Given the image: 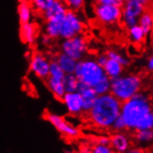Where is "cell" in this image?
Instances as JSON below:
<instances>
[{
	"label": "cell",
	"mask_w": 153,
	"mask_h": 153,
	"mask_svg": "<svg viewBox=\"0 0 153 153\" xmlns=\"http://www.w3.org/2000/svg\"><path fill=\"white\" fill-rule=\"evenodd\" d=\"M143 10V4L138 0H128L125 5L123 11L122 12L123 17L136 18Z\"/></svg>",
	"instance_id": "obj_20"
},
{
	"label": "cell",
	"mask_w": 153,
	"mask_h": 153,
	"mask_svg": "<svg viewBox=\"0 0 153 153\" xmlns=\"http://www.w3.org/2000/svg\"><path fill=\"white\" fill-rule=\"evenodd\" d=\"M126 1H128V0H126Z\"/></svg>",
	"instance_id": "obj_42"
},
{
	"label": "cell",
	"mask_w": 153,
	"mask_h": 153,
	"mask_svg": "<svg viewBox=\"0 0 153 153\" xmlns=\"http://www.w3.org/2000/svg\"><path fill=\"white\" fill-rule=\"evenodd\" d=\"M122 102L111 93L97 96V100L86 113L89 123L100 130H111L114 121L121 113Z\"/></svg>",
	"instance_id": "obj_2"
},
{
	"label": "cell",
	"mask_w": 153,
	"mask_h": 153,
	"mask_svg": "<svg viewBox=\"0 0 153 153\" xmlns=\"http://www.w3.org/2000/svg\"><path fill=\"white\" fill-rule=\"evenodd\" d=\"M67 10H68V8L62 0H56L48 10H46L42 13V15H43L44 20L47 21V20L52 19V18L64 16Z\"/></svg>",
	"instance_id": "obj_17"
},
{
	"label": "cell",
	"mask_w": 153,
	"mask_h": 153,
	"mask_svg": "<svg viewBox=\"0 0 153 153\" xmlns=\"http://www.w3.org/2000/svg\"><path fill=\"white\" fill-rule=\"evenodd\" d=\"M54 59L58 62V64L65 74H74V71L78 62L76 59H73L61 51L57 54V56L54 58Z\"/></svg>",
	"instance_id": "obj_15"
},
{
	"label": "cell",
	"mask_w": 153,
	"mask_h": 153,
	"mask_svg": "<svg viewBox=\"0 0 153 153\" xmlns=\"http://www.w3.org/2000/svg\"><path fill=\"white\" fill-rule=\"evenodd\" d=\"M56 0H31V5L33 8V10L37 11L38 13L42 14L45 10L55 2Z\"/></svg>",
	"instance_id": "obj_24"
},
{
	"label": "cell",
	"mask_w": 153,
	"mask_h": 153,
	"mask_svg": "<svg viewBox=\"0 0 153 153\" xmlns=\"http://www.w3.org/2000/svg\"><path fill=\"white\" fill-rule=\"evenodd\" d=\"M95 16L97 20L103 24H113L118 22L122 17L121 7L114 5H100L95 7Z\"/></svg>",
	"instance_id": "obj_9"
},
{
	"label": "cell",
	"mask_w": 153,
	"mask_h": 153,
	"mask_svg": "<svg viewBox=\"0 0 153 153\" xmlns=\"http://www.w3.org/2000/svg\"><path fill=\"white\" fill-rule=\"evenodd\" d=\"M38 36V28L34 23L28 22V23H22L20 26V37L22 42L26 45H32L35 44Z\"/></svg>",
	"instance_id": "obj_13"
},
{
	"label": "cell",
	"mask_w": 153,
	"mask_h": 153,
	"mask_svg": "<svg viewBox=\"0 0 153 153\" xmlns=\"http://www.w3.org/2000/svg\"><path fill=\"white\" fill-rule=\"evenodd\" d=\"M132 140L129 132H115L110 137V146L116 153H124L132 147Z\"/></svg>",
	"instance_id": "obj_11"
},
{
	"label": "cell",
	"mask_w": 153,
	"mask_h": 153,
	"mask_svg": "<svg viewBox=\"0 0 153 153\" xmlns=\"http://www.w3.org/2000/svg\"><path fill=\"white\" fill-rule=\"evenodd\" d=\"M93 89L95 90V92L97 93V96L110 93V90H111V79L106 75L104 78H102L100 81V82H98L93 87Z\"/></svg>",
	"instance_id": "obj_23"
},
{
	"label": "cell",
	"mask_w": 153,
	"mask_h": 153,
	"mask_svg": "<svg viewBox=\"0 0 153 153\" xmlns=\"http://www.w3.org/2000/svg\"><path fill=\"white\" fill-rule=\"evenodd\" d=\"M140 88V79L136 76L117 77L111 80L110 93L121 102L133 97Z\"/></svg>",
	"instance_id": "obj_4"
},
{
	"label": "cell",
	"mask_w": 153,
	"mask_h": 153,
	"mask_svg": "<svg viewBox=\"0 0 153 153\" xmlns=\"http://www.w3.org/2000/svg\"><path fill=\"white\" fill-rule=\"evenodd\" d=\"M130 33L131 36L133 37V39H134L137 42H140L143 39L144 36V32L142 30V28L140 26H133L130 28Z\"/></svg>",
	"instance_id": "obj_30"
},
{
	"label": "cell",
	"mask_w": 153,
	"mask_h": 153,
	"mask_svg": "<svg viewBox=\"0 0 153 153\" xmlns=\"http://www.w3.org/2000/svg\"><path fill=\"white\" fill-rule=\"evenodd\" d=\"M63 84L65 91L67 92H75L79 86V80L74 74H66L63 78Z\"/></svg>",
	"instance_id": "obj_22"
},
{
	"label": "cell",
	"mask_w": 153,
	"mask_h": 153,
	"mask_svg": "<svg viewBox=\"0 0 153 153\" xmlns=\"http://www.w3.org/2000/svg\"><path fill=\"white\" fill-rule=\"evenodd\" d=\"M120 115L126 125V131L134 133L139 130L153 129V105L143 95L136 94L122 102Z\"/></svg>",
	"instance_id": "obj_1"
},
{
	"label": "cell",
	"mask_w": 153,
	"mask_h": 153,
	"mask_svg": "<svg viewBox=\"0 0 153 153\" xmlns=\"http://www.w3.org/2000/svg\"><path fill=\"white\" fill-rule=\"evenodd\" d=\"M91 153H116L110 145H102V144L94 143L92 145Z\"/></svg>",
	"instance_id": "obj_28"
},
{
	"label": "cell",
	"mask_w": 153,
	"mask_h": 153,
	"mask_svg": "<svg viewBox=\"0 0 153 153\" xmlns=\"http://www.w3.org/2000/svg\"><path fill=\"white\" fill-rule=\"evenodd\" d=\"M106 55H107V57L109 58V59H115L118 62H120L122 65H126L128 63V61L125 59L123 56H121L119 53H117V52H115L113 50H109L106 53Z\"/></svg>",
	"instance_id": "obj_31"
},
{
	"label": "cell",
	"mask_w": 153,
	"mask_h": 153,
	"mask_svg": "<svg viewBox=\"0 0 153 153\" xmlns=\"http://www.w3.org/2000/svg\"><path fill=\"white\" fill-rule=\"evenodd\" d=\"M111 130L115 133V132H123V131H126V125H125V123L123 119V117L121 115H119L117 117V119L114 121V123H112Z\"/></svg>",
	"instance_id": "obj_29"
},
{
	"label": "cell",
	"mask_w": 153,
	"mask_h": 153,
	"mask_svg": "<svg viewBox=\"0 0 153 153\" xmlns=\"http://www.w3.org/2000/svg\"><path fill=\"white\" fill-rule=\"evenodd\" d=\"M97 4H100V5H114V6H118L122 7L123 0H96Z\"/></svg>",
	"instance_id": "obj_32"
},
{
	"label": "cell",
	"mask_w": 153,
	"mask_h": 153,
	"mask_svg": "<svg viewBox=\"0 0 153 153\" xmlns=\"http://www.w3.org/2000/svg\"><path fill=\"white\" fill-rule=\"evenodd\" d=\"M134 140L136 141L138 145H148L153 142V129L147 130H139L133 133Z\"/></svg>",
	"instance_id": "obj_21"
},
{
	"label": "cell",
	"mask_w": 153,
	"mask_h": 153,
	"mask_svg": "<svg viewBox=\"0 0 153 153\" xmlns=\"http://www.w3.org/2000/svg\"><path fill=\"white\" fill-rule=\"evenodd\" d=\"M64 16L61 17H56L52 18V19L47 20L44 25V32L49 37L54 39L59 38V32H60V25L62 19Z\"/></svg>",
	"instance_id": "obj_16"
},
{
	"label": "cell",
	"mask_w": 153,
	"mask_h": 153,
	"mask_svg": "<svg viewBox=\"0 0 153 153\" xmlns=\"http://www.w3.org/2000/svg\"><path fill=\"white\" fill-rule=\"evenodd\" d=\"M103 70L105 71L106 75L109 77L111 80L119 77L122 71H123V65L115 59H111L108 58V60L106 63L103 65Z\"/></svg>",
	"instance_id": "obj_19"
},
{
	"label": "cell",
	"mask_w": 153,
	"mask_h": 153,
	"mask_svg": "<svg viewBox=\"0 0 153 153\" xmlns=\"http://www.w3.org/2000/svg\"><path fill=\"white\" fill-rule=\"evenodd\" d=\"M152 22H153V18L151 16L150 13H145L142 18H141V28L144 32V34H147L149 30L151 29V26H152Z\"/></svg>",
	"instance_id": "obj_26"
},
{
	"label": "cell",
	"mask_w": 153,
	"mask_h": 153,
	"mask_svg": "<svg viewBox=\"0 0 153 153\" xmlns=\"http://www.w3.org/2000/svg\"><path fill=\"white\" fill-rule=\"evenodd\" d=\"M96 143L102 145H110V137H100L96 139Z\"/></svg>",
	"instance_id": "obj_36"
},
{
	"label": "cell",
	"mask_w": 153,
	"mask_h": 153,
	"mask_svg": "<svg viewBox=\"0 0 153 153\" xmlns=\"http://www.w3.org/2000/svg\"><path fill=\"white\" fill-rule=\"evenodd\" d=\"M124 153H146V151L144 150L142 148H137V147H131L127 151H125Z\"/></svg>",
	"instance_id": "obj_37"
},
{
	"label": "cell",
	"mask_w": 153,
	"mask_h": 153,
	"mask_svg": "<svg viewBox=\"0 0 153 153\" xmlns=\"http://www.w3.org/2000/svg\"><path fill=\"white\" fill-rule=\"evenodd\" d=\"M69 114L73 116H79L84 114L83 100L79 92H67L61 98Z\"/></svg>",
	"instance_id": "obj_10"
},
{
	"label": "cell",
	"mask_w": 153,
	"mask_h": 153,
	"mask_svg": "<svg viewBox=\"0 0 153 153\" xmlns=\"http://www.w3.org/2000/svg\"><path fill=\"white\" fill-rule=\"evenodd\" d=\"M69 153H80L79 151H75V150H73V151H71V152H69Z\"/></svg>",
	"instance_id": "obj_40"
},
{
	"label": "cell",
	"mask_w": 153,
	"mask_h": 153,
	"mask_svg": "<svg viewBox=\"0 0 153 153\" xmlns=\"http://www.w3.org/2000/svg\"><path fill=\"white\" fill-rule=\"evenodd\" d=\"M138 1H140L142 4H146L147 3V1H148V0H138Z\"/></svg>",
	"instance_id": "obj_39"
},
{
	"label": "cell",
	"mask_w": 153,
	"mask_h": 153,
	"mask_svg": "<svg viewBox=\"0 0 153 153\" xmlns=\"http://www.w3.org/2000/svg\"><path fill=\"white\" fill-rule=\"evenodd\" d=\"M84 29L85 23L77 11L68 10L61 22L59 38L64 40L82 34Z\"/></svg>",
	"instance_id": "obj_5"
},
{
	"label": "cell",
	"mask_w": 153,
	"mask_h": 153,
	"mask_svg": "<svg viewBox=\"0 0 153 153\" xmlns=\"http://www.w3.org/2000/svg\"><path fill=\"white\" fill-rule=\"evenodd\" d=\"M92 146L88 143H83L79 148V152L80 153H91Z\"/></svg>",
	"instance_id": "obj_34"
},
{
	"label": "cell",
	"mask_w": 153,
	"mask_h": 153,
	"mask_svg": "<svg viewBox=\"0 0 153 153\" xmlns=\"http://www.w3.org/2000/svg\"><path fill=\"white\" fill-rule=\"evenodd\" d=\"M45 81H46L47 87L52 93V95L55 97L57 100H61V98L63 97V96L66 93L65 88H64V84H63V79L48 76Z\"/></svg>",
	"instance_id": "obj_14"
},
{
	"label": "cell",
	"mask_w": 153,
	"mask_h": 153,
	"mask_svg": "<svg viewBox=\"0 0 153 153\" xmlns=\"http://www.w3.org/2000/svg\"><path fill=\"white\" fill-rule=\"evenodd\" d=\"M74 74L80 83L91 87H94L106 76L103 68L97 63L96 59L85 57L81 60H78Z\"/></svg>",
	"instance_id": "obj_3"
},
{
	"label": "cell",
	"mask_w": 153,
	"mask_h": 153,
	"mask_svg": "<svg viewBox=\"0 0 153 153\" xmlns=\"http://www.w3.org/2000/svg\"><path fill=\"white\" fill-rule=\"evenodd\" d=\"M149 68L150 70H153V57L150 59V60H149Z\"/></svg>",
	"instance_id": "obj_38"
},
{
	"label": "cell",
	"mask_w": 153,
	"mask_h": 153,
	"mask_svg": "<svg viewBox=\"0 0 153 153\" xmlns=\"http://www.w3.org/2000/svg\"><path fill=\"white\" fill-rule=\"evenodd\" d=\"M68 10L78 11L82 10L85 6V0H62Z\"/></svg>",
	"instance_id": "obj_27"
},
{
	"label": "cell",
	"mask_w": 153,
	"mask_h": 153,
	"mask_svg": "<svg viewBox=\"0 0 153 153\" xmlns=\"http://www.w3.org/2000/svg\"><path fill=\"white\" fill-rule=\"evenodd\" d=\"M52 41H53V39L51 37H49L48 35H47L46 33H44L40 38V43L44 47H49L52 44Z\"/></svg>",
	"instance_id": "obj_33"
},
{
	"label": "cell",
	"mask_w": 153,
	"mask_h": 153,
	"mask_svg": "<svg viewBox=\"0 0 153 153\" xmlns=\"http://www.w3.org/2000/svg\"><path fill=\"white\" fill-rule=\"evenodd\" d=\"M60 51L67 54L73 59L81 60L87 53V42L82 34L64 39L60 44Z\"/></svg>",
	"instance_id": "obj_6"
},
{
	"label": "cell",
	"mask_w": 153,
	"mask_h": 153,
	"mask_svg": "<svg viewBox=\"0 0 153 153\" xmlns=\"http://www.w3.org/2000/svg\"><path fill=\"white\" fill-rule=\"evenodd\" d=\"M19 1H31V0H19Z\"/></svg>",
	"instance_id": "obj_41"
},
{
	"label": "cell",
	"mask_w": 153,
	"mask_h": 153,
	"mask_svg": "<svg viewBox=\"0 0 153 153\" xmlns=\"http://www.w3.org/2000/svg\"><path fill=\"white\" fill-rule=\"evenodd\" d=\"M44 118L48 122H49L56 128V130L64 137L74 139L80 136V130L71 123H69L64 117L53 112L46 111L44 114Z\"/></svg>",
	"instance_id": "obj_7"
},
{
	"label": "cell",
	"mask_w": 153,
	"mask_h": 153,
	"mask_svg": "<svg viewBox=\"0 0 153 153\" xmlns=\"http://www.w3.org/2000/svg\"><path fill=\"white\" fill-rule=\"evenodd\" d=\"M65 73L62 69L59 67V65L58 64V62L55 59H51L50 60V66H49V74L48 76H52V77H56V78H61L63 79L65 76Z\"/></svg>",
	"instance_id": "obj_25"
},
{
	"label": "cell",
	"mask_w": 153,
	"mask_h": 153,
	"mask_svg": "<svg viewBox=\"0 0 153 153\" xmlns=\"http://www.w3.org/2000/svg\"><path fill=\"white\" fill-rule=\"evenodd\" d=\"M96 60L98 64H100L101 67H103V65L106 63V61L108 60V57L106 54H101V55H98L97 58H96Z\"/></svg>",
	"instance_id": "obj_35"
},
{
	"label": "cell",
	"mask_w": 153,
	"mask_h": 153,
	"mask_svg": "<svg viewBox=\"0 0 153 153\" xmlns=\"http://www.w3.org/2000/svg\"><path fill=\"white\" fill-rule=\"evenodd\" d=\"M77 92H79V94L81 95V97H82L84 114H86L90 111V109L92 108V106L94 105L97 97V95L95 92L93 87L88 86L82 83L79 84Z\"/></svg>",
	"instance_id": "obj_12"
},
{
	"label": "cell",
	"mask_w": 153,
	"mask_h": 153,
	"mask_svg": "<svg viewBox=\"0 0 153 153\" xmlns=\"http://www.w3.org/2000/svg\"><path fill=\"white\" fill-rule=\"evenodd\" d=\"M49 58L42 52H34L31 56L29 70L31 73L41 80H46L49 74Z\"/></svg>",
	"instance_id": "obj_8"
},
{
	"label": "cell",
	"mask_w": 153,
	"mask_h": 153,
	"mask_svg": "<svg viewBox=\"0 0 153 153\" xmlns=\"http://www.w3.org/2000/svg\"><path fill=\"white\" fill-rule=\"evenodd\" d=\"M17 11L21 24L32 22L33 18V8L30 1H19Z\"/></svg>",
	"instance_id": "obj_18"
}]
</instances>
